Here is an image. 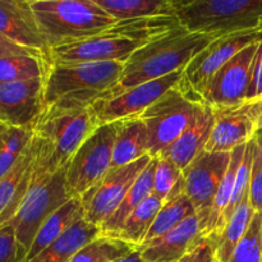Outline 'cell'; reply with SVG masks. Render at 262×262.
I'll list each match as a JSON object with an SVG mask.
<instances>
[{
    "mask_svg": "<svg viewBox=\"0 0 262 262\" xmlns=\"http://www.w3.org/2000/svg\"><path fill=\"white\" fill-rule=\"evenodd\" d=\"M36 137L38 145L28 188L14 216L7 222L14 228L26 257L43 223L72 199L67 189L66 166L60 168L53 147L41 137Z\"/></svg>",
    "mask_w": 262,
    "mask_h": 262,
    "instance_id": "6da1fadb",
    "label": "cell"
},
{
    "mask_svg": "<svg viewBox=\"0 0 262 262\" xmlns=\"http://www.w3.org/2000/svg\"><path fill=\"white\" fill-rule=\"evenodd\" d=\"M215 38L217 37L189 32L182 26L169 35L142 46L125 61L119 81L102 99H109L125 90L163 78L177 71H184L189 61Z\"/></svg>",
    "mask_w": 262,
    "mask_h": 262,
    "instance_id": "7a4b0ae2",
    "label": "cell"
},
{
    "mask_svg": "<svg viewBox=\"0 0 262 262\" xmlns=\"http://www.w3.org/2000/svg\"><path fill=\"white\" fill-rule=\"evenodd\" d=\"M49 50L94 37L118 20L95 0H30Z\"/></svg>",
    "mask_w": 262,
    "mask_h": 262,
    "instance_id": "3957f363",
    "label": "cell"
},
{
    "mask_svg": "<svg viewBox=\"0 0 262 262\" xmlns=\"http://www.w3.org/2000/svg\"><path fill=\"white\" fill-rule=\"evenodd\" d=\"M100 99L102 95H71L43 110L33 132L53 147L60 168L67 166L82 143L100 127L92 109Z\"/></svg>",
    "mask_w": 262,
    "mask_h": 262,
    "instance_id": "277c9868",
    "label": "cell"
},
{
    "mask_svg": "<svg viewBox=\"0 0 262 262\" xmlns=\"http://www.w3.org/2000/svg\"><path fill=\"white\" fill-rule=\"evenodd\" d=\"M181 25L193 33L222 37L262 31V0H174Z\"/></svg>",
    "mask_w": 262,
    "mask_h": 262,
    "instance_id": "5b68a950",
    "label": "cell"
},
{
    "mask_svg": "<svg viewBox=\"0 0 262 262\" xmlns=\"http://www.w3.org/2000/svg\"><path fill=\"white\" fill-rule=\"evenodd\" d=\"M124 63L99 61V63H48L43 78L45 107L64 96L97 94L105 96L117 84L122 76Z\"/></svg>",
    "mask_w": 262,
    "mask_h": 262,
    "instance_id": "8992f818",
    "label": "cell"
},
{
    "mask_svg": "<svg viewBox=\"0 0 262 262\" xmlns=\"http://www.w3.org/2000/svg\"><path fill=\"white\" fill-rule=\"evenodd\" d=\"M201 101L184 90L183 83L171 89L140 115L148 133V147L152 158L160 156L193 120Z\"/></svg>",
    "mask_w": 262,
    "mask_h": 262,
    "instance_id": "52a82bcc",
    "label": "cell"
},
{
    "mask_svg": "<svg viewBox=\"0 0 262 262\" xmlns=\"http://www.w3.org/2000/svg\"><path fill=\"white\" fill-rule=\"evenodd\" d=\"M118 127L119 122L100 125L67 164V189L72 199H81L112 170Z\"/></svg>",
    "mask_w": 262,
    "mask_h": 262,
    "instance_id": "ba28073f",
    "label": "cell"
},
{
    "mask_svg": "<svg viewBox=\"0 0 262 262\" xmlns=\"http://www.w3.org/2000/svg\"><path fill=\"white\" fill-rule=\"evenodd\" d=\"M262 40L261 32H242L215 38L202 49L184 69L183 87L192 97L200 100L210 79L239 51Z\"/></svg>",
    "mask_w": 262,
    "mask_h": 262,
    "instance_id": "9c48e42d",
    "label": "cell"
},
{
    "mask_svg": "<svg viewBox=\"0 0 262 262\" xmlns=\"http://www.w3.org/2000/svg\"><path fill=\"white\" fill-rule=\"evenodd\" d=\"M152 156L146 155L135 163L119 169H112L101 181L81 197L84 219L96 227H101L118 209L132 188Z\"/></svg>",
    "mask_w": 262,
    "mask_h": 262,
    "instance_id": "30bf717a",
    "label": "cell"
},
{
    "mask_svg": "<svg viewBox=\"0 0 262 262\" xmlns=\"http://www.w3.org/2000/svg\"><path fill=\"white\" fill-rule=\"evenodd\" d=\"M183 76L184 71H177L163 78L125 90L109 99L99 100L92 106L97 123L99 125H104L127 118L140 117L166 92L181 86L183 83Z\"/></svg>",
    "mask_w": 262,
    "mask_h": 262,
    "instance_id": "8fae6325",
    "label": "cell"
},
{
    "mask_svg": "<svg viewBox=\"0 0 262 262\" xmlns=\"http://www.w3.org/2000/svg\"><path fill=\"white\" fill-rule=\"evenodd\" d=\"M142 46H145L142 42L118 33L112 27L94 37L50 49L46 55V61L50 64L99 63V61L125 63L133 55V53Z\"/></svg>",
    "mask_w": 262,
    "mask_h": 262,
    "instance_id": "7c38bea8",
    "label": "cell"
},
{
    "mask_svg": "<svg viewBox=\"0 0 262 262\" xmlns=\"http://www.w3.org/2000/svg\"><path fill=\"white\" fill-rule=\"evenodd\" d=\"M229 163L230 154H212L204 151L184 170H182L184 193L188 196L196 209L202 233L209 222L215 194L224 179Z\"/></svg>",
    "mask_w": 262,
    "mask_h": 262,
    "instance_id": "4fadbf2b",
    "label": "cell"
},
{
    "mask_svg": "<svg viewBox=\"0 0 262 262\" xmlns=\"http://www.w3.org/2000/svg\"><path fill=\"white\" fill-rule=\"evenodd\" d=\"M258 43L255 42L245 48L217 71L200 95L201 102L214 110L237 107L246 104L251 67Z\"/></svg>",
    "mask_w": 262,
    "mask_h": 262,
    "instance_id": "5bb4252c",
    "label": "cell"
},
{
    "mask_svg": "<svg viewBox=\"0 0 262 262\" xmlns=\"http://www.w3.org/2000/svg\"><path fill=\"white\" fill-rule=\"evenodd\" d=\"M45 110L43 78L0 83V123L35 129Z\"/></svg>",
    "mask_w": 262,
    "mask_h": 262,
    "instance_id": "9a60e30c",
    "label": "cell"
},
{
    "mask_svg": "<svg viewBox=\"0 0 262 262\" xmlns=\"http://www.w3.org/2000/svg\"><path fill=\"white\" fill-rule=\"evenodd\" d=\"M0 33L46 59L48 43L36 22L30 0H0Z\"/></svg>",
    "mask_w": 262,
    "mask_h": 262,
    "instance_id": "2e32d148",
    "label": "cell"
},
{
    "mask_svg": "<svg viewBox=\"0 0 262 262\" xmlns=\"http://www.w3.org/2000/svg\"><path fill=\"white\" fill-rule=\"evenodd\" d=\"M202 239L201 225L196 214L163 237L141 246L138 251L146 262H181L194 252Z\"/></svg>",
    "mask_w": 262,
    "mask_h": 262,
    "instance_id": "e0dca14e",
    "label": "cell"
},
{
    "mask_svg": "<svg viewBox=\"0 0 262 262\" xmlns=\"http://www.w3.org/2000/svg\"><path fill=\"white\" fill-rule=\"evenodd\" d=\"M255 135V124L246 104L237 107L216 109L214 110V127L205 151L230 154L238 146L246 145L252 140Z\"/></svg>",
    "mask_w": 262,
    "mask_h": 262,
    "instance_id": "ac0fdd59",
    "label": "cell"
},
{
    "mask_svg": "<svg viewBox=\"0 0 262 262\" xmlns=\"http://www.w3.org/2000/svg\"><path fill=\"white\" fill-rule=\"evenodd\" d=\"M212 127H214V110L201 102L197 107L196 115L191 124L161 155L170 159L178 166V169L184 170L197 156L205 151Z\"/></svg>",
    "mask_w": 262,
    "mask_h": 262,
    "instance_id": "d6986e66",
    "label": "cell"
},
{
    "mask_svg": "<svg viewBox=\"0 0 262 262\" xmlns=\"http://www.w3.org/2000/svg\"><path fill=\"white\" fill-rule=\"evenodd\" d=\"M150 155L148 133L145 123L140 117L119 120L114 150H113L112 169H119Z\"/></svg>",
    "mask_w": 262,
    "mask_h": 262,
    "instance_id": "ffe728a7",
    "label": "cell"
},
{
    "mask_svg": "<svg viewBox=\"0 0 262 262\" xmlns=\"http://www.w3.org/2000/svg\"><path fill=\"white\" fill-rule=\"evenodd\" d=\"M99 237H101V229L82 219L28 262H71L82 248Z\"/></svg>",
    "mask_w": 262,
    "mask_h": 262,
    "instance_id": "44dd1931",
    "label": "cell"
},
{
    "mask_svg": "<svg viewBox=\"0 0 262 262\" xmlns=\"http://www.w3.org/2000/svg\"><path fill=\"white\" fill-rule=\"evenodd\" d=\"M156 161L158 159L152 158L150 163L147 164L142 173L138 176L136 182L133 183L132 188L124 197L122 204L118 206V209L113 212L112 216L100 227L101 235L105 237H113L118 234L120 228L123 227L127 217L140 206L141 204L146 201L154 192V176H155Z\"/></svg>",
    "mask_w": 262,
    "mask_h": 262,
    "instance_id": "7402d4cb",
    "label": "cell"
},
{
    "mask_svg": "<svg viewBox=\"0 0 262 262\" xmlns=\"http://www.w3.org/2000/svg\"><path fill=\"white\" fill-rule=\"evenodd\" d=\"M82 219H84V209L81 200L71 199L43 223L31 245L26 262L35 258L38 253L42 252L54 241L58 239L69 228Z\"/></svg>",
    "mask_w": 262,
    "mask_h": 262,
    "instance_id": "603a6c76",
    "label": "cell"
},
{
    "mask_svg": "<svg viewBox=\"0 0 262 262\" xmlns=\"http://www.w3.org/2000/svg\"><path fill=\"white\" fill-rule=\"evenodd\" d=\"M118 22L176 15L174 0H95Z\"/></svg>",
    "mask_w": 262,
    "mask_h": 262,
    "instance_id": "cb8c5ba5",
    "label": "cell"
},
{
    "mask_svg": "<svg viewBox=\"0 0 262 262\" xmlns=\"http://www.w3.org/2000/svg\"><path fill=\"white\" fill-rule=\"evenodd\" d=\"M163 205L164 202L159 197H156L154 193L151 194L127 217L123 227L114 238L124 241L138 250L145 242L146 235Z\"/></svg>",
    "mask_w": 262,
    "mask_h": 262,
    "instance_id": "d4e9b609",
    "label": "cell"
},
{
    "mask_svg": "<svg viewBox=\"0 0 262 262\" xmlns=\"http://www.w3.org/2000/svg\"><path fill=\"white\" fill-rule=\"evenodd\" d=\"M255 210L250 204V194L241 202L233 216L228 222L219 242L214 245L215 257L217 262H228L233 252L237 248L238 243L242 241L250 228L251 222L255 216Z\"/></svg>",
    "mask_w": 262,
    "mask_h": 262,
    "instance_id": "484cf974",
    "label": "cell"
},
{
    "mask_svg": "<svg viewBox=\"0 0 262 262\" xmlns=\"http://www.w3.org/2000/svg\"><path fill=\"white\" fill-rule=\"evenodd\" d=\"M196 214V209L187 194H182V196L165 202L159 210L158 215L146 235L143 245L163 237L166 233L178 227L182 222Z\"/></svg>",
    "mask_w": 262,
    "mask_h": 262,
    "instance_id": "4316f807",
    "label": "cell"
},
{
    "mask_svg": "<svg viewBox=\"0 0 262 262\" xmlns=\"http://www.w3.org/2000/svg\"><path fill=\"white\" fill-rule=\"evenodd\" d=\"M48 61L33 55H15L0 59V83L45 78Z\"/></svg>",
    "mask_w": 262,
    "mask_h": 262,
    "instance_id": "83f0119b",
    "label": "cell"
},
{
    "mask_svg": "<svg viewBox=\"0 0 262 262\" xmlns=\"http://www.w3.org/2000/svg\"><path fill=\"white\" fill-rule=\"evenodd\" d=\"M136 250L137 248L124 241L101 235L82 248L71 262H115Z\"/></svg>",
    "mask_w": 262,
    "mask_h": 262,
    "instance_id": "f1b7e54d",
    "label": "cell"
},
{
    "mask_svg": "<svg viewBox=\"0 0 262 262\" xmlns=\"http://www.w3.org/2000/svg\"><path fill=\"white\" fill-rule=\"evenodd\" d=\"M33 136L35 132L27 128L7 127L0 132V178L14 166Z\"/></svg>",
    "mask_w": 262,
    "mask_h": 262,
    "instance_id": "f546056e",
    "label": "cell"
},
{
    "mask_svg": "<svg viewBox=\"0 0 262 262\" xmlns=\"http://www.w3.org/2000/svg\"><path fill=\"white\" fill-rule=\"evenodd\" d=\"M255 146L256 140L255 137L251 141H248L246 145L245 154H243L242 161H241L239 169L237 171L234 182V191H233L232 199H230L229 206L225 210L224 214V224L227 227L228 222L233 216L235 210L241 205V202L250 194V182H251V170H252L253 156H255Z\"/></svg>",
    "mask_w": 262,
    "mask_h": 262,
    "instance_id": "4dcf8cb0",
    "label": "cell"
},
{
    "mask_svg": "<svg viewBox=\"0 0 262 262\" xmlns=\"http://www.w3.org/2000/svg\"><path fill=\"white\" fill-rule=\"evenodd\" d=\"M262 214L256 212L245 237L238 243L228 262H262Z\"/></svg>",
    "mask_w": 262,
    "mask_h": 262,
    "instance_id": "1f68e13d",
    "label": "cell"
},
{
    "mask_svg": "<svg viewBox=\"0 0 262 262\" xmlns=\"http://www.w3.org/2000/svg\"><path fill=\"white\" fill-rule=\"evenodd\" d=\"M156 169L154 176V192L156 197L166 202L171 192L183 181L182 170L166 156H156Z\"/></svg>",
    "mask_w": 262,
    "mask_h": 262,
    "instance_id": "d6a6232c",
    "label": "cell"
},
{
    "mask_svg": "<svg viewBox=\"0 0 262 262\" xmlns=\"http://www.w3.org/2000/svg\"><path fill=\"white\" fill-rule=\"evenodd\" d=\"M0 262H26L13 225L0 224Z\"/></svg>",
    "mask_w": 262,
    "mask_h": 262,
    "instance_id": "836d02e7",
    "label": "cell"
},
{
    "mask_svg": "<svg viewBox=\"0 0 262 262\" xmlns=\"http://www.w3.org/2000/svg\"><path fill=\"white\" fill-rule=\"evenodd\" d=\"M250 204L255 212L262 214V146L257 142V140H256L255 156H253L252 170H251Z\"/></svg>",
    "mask_w": 262,
    "mask_h": 262,
    "instance_id": "e575fe53",
    "label": "cell"
},
{
    "mask_svg": "<svg viewBox=\"0 0 262 262\" xmlns=\"http://www.w3.org/2000/svg\"><path fill=\"white\" fill-rule=\"evenodd\" d=\"M262 99V40L258 43L257 51L251 67L250 83H248L246 102H253Z\"/></svg>",
    "mask_w": 262,
    "mask_h": 262,
    "instance_id": "d590c367",
    "label": "cell"
},
{
    "mask_svg": "<svg viewBox=\"0 0 262 262\" xmlns=\"http://www.w3.org/2000/svg\"><path fill=\"white\" fill-rule=\"evenodd\" d=\"M15 55H33V56H38V58L45 59L42 55L36 53V51H32L30 50V49H26L23 48V46H19L17 45V43L12 42V41L8 40L5 36H3L2 33H0V59L8 58V56H15Z\"/></svg>",
    "mask_w": 262,
    "mask_h": 262,
    "instance_id": "8d00e7d4",
    "label": "cell"
},
{
    "mask_svg": "<svg viewBox=\"0 0 262 262\" xmlns=\"http://www.w3.org/2000/svg\"><path fill=\"white\" fill-rule=\"evenodd\" d=\"M193 262H217L215 257L214 245L209 239L204 238L200 242L199 247L194 250Z\"/></svg>",
    "mask_w": 262,
    "mask_h": 262,
    "instance_id": "74e56055",
    "label": "cell"
},
{
    "mask_svg": "<svg viewBox=\"0 0 262 262\" xmlns=\"http://www.w3.org/2000/svg\"><path fill=\"white\" fill-rule=\"evenodd\" d=\"M250 118L255 124L256 132L262 129V99L253 102H246Z\"/></svg>",
    "mask_w": 262,
    "mask_h": 262,
    "instance_id": "f35d334b",
    "label": "cell"
},
{
    "mask_svg": "<svg viewBox=\"0 0 262 262\" xmlns=\"http://www.w3.org/2000/svg\"><path fill=\"white\" fill-rule=\"evenodd\" d=\"M115 262H146V261L142 258L140 251L136 250L135 252L129 253L128 256H124V257L119 258V260H117Z\"/></svg>",
    "mask_w": 262,
    "mask_h": 262,
    "instance_id": "ab89813d",
    "label": "cell"
},
{
    "mask_svg": "<svg viewBox=\"0 0 262 262\" xmlns=\"http://www.w3.org/2000/svg\"><path fill=\"white\" fill-rule=\"evenodd\" d=\"M255 138H256V140H257V142L262 146V129L261 130H257V132H256Z\"/></svg>",
    "mask_w": 262,
    "mask_h": 262,
    "instance_id": "60d3db41",
    "label": "cell"
},
{
    "mask_svg": "<svg viewBox=\"0 0 262 262\" xmlns=\"http://www.w3.org/2000/svg\"><path fill=\"white\" fill-rule=\"evenodd\" d=\"M193 253H191V255H188L187 257H184L181 262H193Z\"/></svg>",
    "mask_w": 262,
    "mask_h": 262,
    "instance_id": "b9f144b4",
    "label": "cell"
},
{
    "mask_svg": "<svg viewBox=\"0 0 262 262\" xmlns=\"http://www.w3.org/2000/svg\"><path fill=\"white\" fill-rule=\"evenodd\" d=\"M5 128H7V125H4V124H3V123H0V132H3V130H4Z\"/></svg>",
    "mask_w": 262,
    "mask_h": 262,
    "instance_id": "7bdbcfd3",
    "label": "cell"
},
{
    "mask_svg": "<svg viewBox=\"0 0 262 262\" xmlns=\"http://www.w3.org/2000/svg\"><path fill=\"white\" fill-rule=\"evenodd\" d=\"M261 242H262V227H261Z\"/></svg>",
    "mask_w": 262,
    "mask_h": 262,
    "instance_id": "ee69618b",
    "label": "cell"
}]
</instances>
